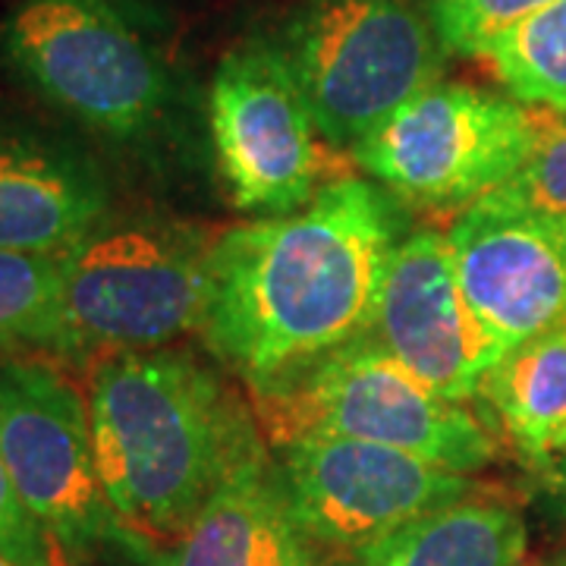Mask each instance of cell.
Returning <instances> with one entry per match:
<instances>
[{"mask_svg":"<svg viewBox=\"0 0 566 566\" xmlns=\"http://www.w3.org/2000/svg\"><path fill=\"white\" fill-rule=\"evenodd\" d=\"M0 566H17V564H10V560H3V557H0Z\"/></svg>","mask_w":566,"mask_h":566,"instance_id":"26","label":"cell"},{"mask_svg":"<svg viewBox=\"0 0 566 566\" xmlns=\"http://www.w3.org/2000/svg\"><path fill=\"white\" fill-rule=\"evenodd\" d=\"M0 63L107 164L158 186L214 170L208 102L129 0H20Z\"/></svg>","mask_w":566,"mask_h":566,"instance_id":"2","label":"cell"},{"mask_svg":"<svg viewBox=\"0 0 566 566\" xmlns=\"http://www.w3.org/2000/svg\"><path fill=\"white\" fill-rule=\"evenodd\" d=\"M88 416L107 501L151 547L174 545L252 438L243 403L196 353H111L88 371Z\"/></svg>","mask_w":566,"mask_h":566,"instance_id":"3","label":"cell"},{"mask_svg":"<svg viewBox=\"0 0 566 566\" xmlns=\"http://www.w3.org/2000/svg\"><path fill=\"white\" fill-rule=\"evenodd\" d=\"M532 469L554 457V444L566 428V322L510 346L491 365L479 397Z\"/></svg>","mask_w":566,"mask_h":566,"instance_id":"16","label":"cell"},{"mask_svg":"<svg viewBox=\"0 0 566 566\" xmlns=\"http://www.w3.org/2000/svg\"><path fill=\"white\" fill-rule=\"evenodd\" d=\"M218 233L164 208H117L63 255V359L177 346L199 334Z\"/></svg>","mask_w":566,"mask_h":566,"instance_id":"4","label":"cell"},{"mask_svg":"<svg viewBox=\"0 0 566 566\" xmlns=\"http://www.w3.org/2000/svg\"><path fill=\"white\" fill-rule=\"evenodd\" d=\"M528 526L520 506L494 491L441 506L375 545L344 557V566H526Z\"/></svg>","mask_w":566,"mask_h":566,"instance_id":"15","label":"cell"},{"mask_svg":"<svg viewBox=\"0 0 566 566\" xmlns=\"http://www.w3.org/2000/svg\"><path fill=\"white\" fill-rule=\"evenodd\" d=\"M63 255L0 252V353H44L61 346Z\"/></svg>","mask_w":566,"mask_h":566,"instance_id":"18","label":"cell"},{"mask_svg":"<svg viewBox=\"0 0 566 566\" xmlns=\"http://www.w3.org/2000/svg\"><path fill=\"white\" fill-rule=\"evenodd\" d=\"M249 397L268 447L349 438L397 447L463 475L482 472L497 457V438L472 403L431 390L368 337Z\"/></svg>","mask_w":566,"mask_h":566,"instance_id":"5","label":"cell"},{"mask_svg":"<svg viewBox=\"0 0 566 566\" xmlns=\"http://www.w3.org/2000/svg\"><path fill=\"white\" fill-rule=\"evenodd\" d=\"M365 337L457 403H475L482 378L504 356L465 303L441 230H409L394 249Z\"/></svg>","mask_w":566,"mask_h":566,"instance_id":"11","label":"cell"},{"mask_svg":"<svg viewBox=\"0 0 566 566\" xmlns=\"http://www.w3.org/2000/svg\"><path fill=\"white\" fill-rule=\"evenodd\" d=\"M564 450H566V428H564V431H560L557 444H554V457H557V453H564Z\"/></svg>","mask_w":566,"mask_h":566,"instance_id":"24","label":"cell"},{"mask_svg":"<svg viewBox=\"0 0 566 566\" xmlns=\"http://www.w3.org/2000/svg\"><path fill=\"white\" fill-rule=\"evenodd\" d=\"M300 542L274 450L259 434L192 526L174 545L155 547L145 566H290Z\"/></svg>","mask_w":566,"mask_h":566,"instance_id":"14","label":"cell"},{"mask_svg":"<svg viewBox=\"0 0 566 566\" xmlns=\"http://www.w3.org/2000/svg\"><path fill=\"white\" fill-rule=\"evenodd\" d=\"M542 475V485H545V494L551 506L557 510V516L566 520V450L551 457L542 469H535Z\"/></svg>","mask_w":566,"mask_h":566,"instance_id":"22","label":"cell"},{"mask_svg":"<svg viewBox=\"0 0 566 566\" xmlns=\"http://www.w3.org/2000/svg\"><path fill=\"white\" fill-rule=\"evenodd\" d=\"M485 61L510 98L566 114V0L506 32Z\"/></svg>","mask_w":566,"mask_h":566,"instance_id":"17","label":"cell"},{"mask_svg":"<svg viewBox=\"0 0 566 566\" xmlns=\"http://www.w3.org/2000/svg\"><path fill=\"white\" fill-rule=\"evenodd\" d=\"M290 566H344V564H340V560H331V557H324L322 547H315L303 535L300 547L293 551V560H290Z\"/></svg>","mask_w":566,"mask_h":566,"instance_id":"23","label":"cell"},{"mask_svg":"<svg viewBox=\"0 0 566 566\" xmlns=\"http://www.w3.org/2000/svg\"><path fill=\"white\" fill-rule=\"evenodd\" d=\"M0 557L17 566H73L51 532L25 510L0 457Z\"/></svg>","mask_w":566,"mask_h":566,"instance_id":"21","label":"cell"},{"mask_svg":"<svg viewBox=\"0 0 566 566\" xmlns=\"http://www.w3.org/2000/svg\"><path fill=\"white\" fill-rule=\"evenodd\" d=\"M117 208L111 164L88 142L0 104V252L66 255Z\"/></svg>","mask_w":566,"mask_h":566,"instance_id":"12","label":"cell"},{"mask_svg":"<svg viewBox=\"0 0 566 566\" xmlns=\"http://www.w3.org/2000/svg\"><path fill=\"white\" fill-rule=\"evenodd\" d=\"M205 102L214 170L237 211L252 218L293 214L327 182L349 177L337 161L344 151L324 142L274 39L255 35L230 48L211 73Z\"/></svg>","mask_w":566,"mask_h":566,"instance_id":"8","label":"cell"},{"mask_svg":"<svg viewBox=\"0 0 566 566\" xmlns=\"http://www.w3.org/2000/svg\"><path fill=\"white\" fill-rule=\"evenodd\" d=\"M535 133L516 174L488 199L566 223V114L532 107Z\"/></svg>","mask_w":566,"mask_h":566,"instance_id":"19","label":"cell"},{"mask_svg":"<svg viewBox=\"0 0 566 566\" xmlns=\"http://www.w3.org/2000/svg\"><path fill=\"white\" fill-rule=\"evenodd\" d=\"M0 457L25 510L70 564L107 554L148 564L155 547L123 526L107 501L88 397L44 353H0Z\"/></svg>","mask_w":566,"mask_h":566,"instance_id":"7","label":"cell"},{"mask_svg":"<svg viewBox=\"0 0 566 566\" xmlns=\"http://www.w3.org/2000/svg\"><path fill=\"white\" fill-rule=\"evenodd\" d=\"M554 0H428V17L447 57H485L516 25Z\"/></svg>","mask_w":566,"mask_h":566,"instance_id":"20","label":"cell"},{"mask_svg":"<svg viewBox=\"0 0 566 566\" xmlns=\"http://www.w3.org/2000/svg\"><path fill=\"white\" fill-rule=\"evenodd\" d=\"M271 450L296 528L340 557L485 488L416 453L349 438H296Z\"/></svg>","mask_w":566,"mask_h":566,"instance_id":"10","label":"cell"},{"mask_svg":"<svg viewBox=\"0 0 566 566\" xmlns=\"http://www.w3.org/2000/svg\"><path fill=\"white\" fill-rule=\"evenodd\" d=\"M538 566H566V557H557V560H547V564H538Z\"/></svg>","mask_w":566,"mask_h":566,"instance_id":"25","label":"cell"},{"mask_svg":"<svg viewBox=\"0 0 566 566\" xmlns=\"http://www.w3.org/2000/svg\"><path fill=\"white\" fill-rule=\"evenodd\" d=\"M465 303L501 349L566 322V223L482 199L447 230Z\"/></svg>","mask_w":566,"mask_h":566,"instance_id":"13","label":"cell"},{"mask_svg":"<svg viewBox=\"0 0 566 566\" xmlns=\"http://www.w3.org/2000/svg\"><path fill=\"white\" fill-rule=\"evenodd\" d=\"M535 111L465 82H434L365 136L349 158L403 208L460 218L526 158Z\"/></svg>","mask_w":566,"mask_h":566,"instance_id":"9","label":"cell"},{"mask_svg":"<svg viewBox=\"0 0 566 566\" xmlns=\"http://www.w3.org/2000/svg\"><path fill=\"white\" fill-rule=\"evenodd\" d=\"M277 44L324 142L344 155L444 80L447 51L419 0H296Z\"/></svg>","mask_w":566,"mask_h":566,"instance_id":"6","label":"cell"},{"mask_svg":"<svg viewBox=\"0 0 566 566\" xmlns=\"http://www.w3.org/2000/svg\"><path fill=\"white\" fill-rule=\"evenodd\" d=\"M406 208L368 177L327 182L277 218L221 230L199 337L249 394L368 334Z\"/></svg>","mask_w":566,"mask_h":566,"instance_id":"1","label":"cell"}]
</instances>
